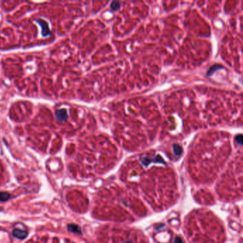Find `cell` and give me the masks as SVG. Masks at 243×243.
<instances>
[{
    "mask_svg": "<svg viewBox=\"0 0 243 243\" xmlns=\"http://www.w3.org/2000/svg\"><path fill=\"white\" fill-rule=\"evenodd\" d=\"M12 235L15 238H17L19 240H24L28 236V233L26 230H20L19 228H15L13 230Z\"/></svg>",
    "mask_w": 243,
    "mask_h": 243,
    "instance_id": "obj_1",
    "label": "cell"
},
{
    "mask_svg": "<svg viewBox=\"0 0 243 243\" xmlns=\"http://www.w3.org/2000/svg\"><path fill=\"white\" fill-rule=\"evenodd\" d=\"M68 230L71 233H76V234H81V227L77 225H74V224H69L67 226Z\"/></svg>",
    "mask_w": 243,
    "mask_h": 243,
    "instance_id": "obj_2",
    "label": "cell"
},
{
    "mask_svg": "<svg viewBox=\"0 0 243 243\" xmlns=\"http://www.w3.org/2000/svg\"><path fill=\"white\" fill-rule=\"evenodd\" d=\"M221 68H224L223 66H221V65L220 64H215L213 65V66H211L210 68L207 71V76H208V77H210V76H212L213 74L215 73L216 71H218V70L220 69Z\"/></svg>",
    "mask_w": 243,
    "mask_h": 243,
    "instance_id": "obj_3",
    "label": "cell"
},
{
    "mask_svg": "<svg viewBox=\"0 0 243 243\" xmlns=\"http://www.w3.org/2000/svg\"><path fill=\"white\" fill-rule=\"evenodd\" d=\"M11 198L10 194L7 192H0V202L1 203H4V202L8 201Z\"/></svg>",
    "mask_w": 243,
    "mask_h": 243,
    "instance_id": "obj_4",
    "label": "cell"
},
{
    "mask_svg": "<svg viewBox=\"0 0 243 243\" xmlns=\"http://www.w3.org/2000/svg\"><path fill=\"white\" fill-rule=\"evenodd\" d=\"M172 147H173V151H174V153H175V155H181L182 152H183V150H182V148L179 146V145L174 144L173 146H172Z\"/></svg>",
    "mask_w": 243,
    "mask_h": 243,
    "instance_id": "obj_5",
    "label": "cell"
},
{
    "mask_svg": "<svg viewBox=\"0 0 243 243\" xmlns=\"http://www.w3.org/2000/svg\"><path fill=\"white\" fill-rule=\"evenodd\" d=\"M120 4L119 1H114L111 4V8L114 11L118 10V9H120Z\"/></svg>",
    "mask_w": 243,
    "mask_h": 243,
    "instance_id": "obj_6",
    "label": "cell"
},
{
    "mask_svg": "<svg viewBox=\"0 0 243 243\" xmlns=\"http://www.w3.org/2000/svg\"><path fill=\"white\" fill-rule=\"evenodd\" d=\"M235 140H236L237 143L239 145H242V135L241 134H239L235 136Z\"/></svg>",
    "mask_w": 243,
    "mask_h": 243,
    "instance_id": "obj_7",
    "label": "cell"
},
{
    "mask_svg": "<svg viewBox=\"0 0 243 243\" xmlns=\"http://www.w3.org/2000/svg\"><path fill=\"white\" fill-rule=\"evenodd\" d=\"M1 209H0V211H1Z\"/></svg>",
    "mask_w": 243,
    "mask_h": 243,
    "instance_id": "obj_8",
    "label": "cell"
}]
</instances>
